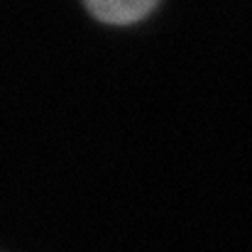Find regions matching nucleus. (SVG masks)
Returning a JSON list of instances; mask_svg holds the SVG:
<instances>
[{"mask_svg":"<svg viewBox=\"0 0 252 252\" xmlns=\"http://www.w3.org/2000/svg\"><path fill=\"white\" fill-rule=\"evenodd\" d=\"M88 12L108 25H132L147 17L159 0H84Z\"/></svg>","mask_w":252,"mask_h":252,"instance_id":"1","label":"nucleus"}]
</instances>
